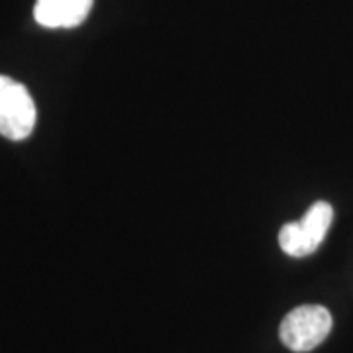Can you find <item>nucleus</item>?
I'll list each match as a JSON object with an SVG mask.
<instances>
[{
	"instance_id": "obj_1",
	"label": "nucleus",
	"mask_w": 353,
	"mask_h": 353,
	"mask_svg": "<svg viewBox=\"0 0 353 353\" xmlns=\"http://www.w3.org/2000/svg\"><path fill=\"white\" fill-rule=\"evenodd\" d=\"M332 332V314L324 306L304 304L290 310L281 322L279 338L290 352H312Z\"/></svg>"
},
{
	"instance_id": "obj_2",
	"label": "nucleus",
	"mask_w": 353,
	"mask_h": 353,
	"mask_svg": "<svg viewBox=\"0 0 353 353\" xmlns=\"http://www.w3.org/2000/svg\"><path fill=\"white\" fill-rule=\"evenodd\" d=\"M334 222V208L328 202H314L303 220L285 224L279 232V245L290 257H306L314 253L324 241Z\"/></svg>"
},
{
	"instance_id": "obj_3",
	"label": "nucleus",
	"mask_w": 353,
	"mask_h": 353,
	"mask_svg": "<svg viewBox=\"0 0 353 353\" xmlns=\"http://www.w3.org/2000/svg\"><path fill=\"white\" fill-rule=\"evenodd\" d=\"M36 102L28 88L10 77L0 75V136L20 141L36 128Z\"/></svg>"
},
{
	"instance_id": "obj_4",
	"label": "nucleus",
	"mask_w": 353,
	"mask_h": 353,
	"mask_svg": "<svg viewBox=\"0 0 353 353\" xmlns=\"http://www.w3.org/2000/svg\"><path fill=\"white\" fill-rule=\"evenodd\" d=\"M92 8V0H38L36 22L43 28H75L83 24Z\"/></svg>"
}]
</instances>
